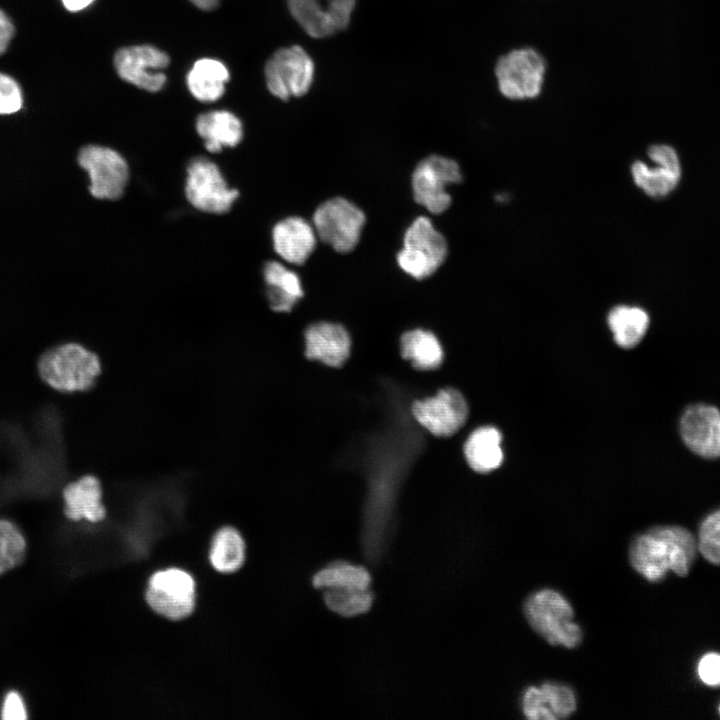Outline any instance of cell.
Wrapping results in <instances>:
<instances>
[{
	"instance_id": "6da1fadb",
	"label": "cell",
	"mask_w": 720,
	"mask_h": 720,
	"mask_svg": "<svg viewBox=\"0 0 720 720\" xmlns=\"http://www.w3.org/2000/svg\"><path fill=\"white\" fill-rule=\"evenodd\" d=\"M697 552V540L686 528L656 526L632 540L629 560L638 574L649 582L657 583L669 571L686 576Z\"/></svg>"
},
{
	"instance_id": "7a4b0ae2",
	"label": "cell",
	"mask_w": 720,
	"mask_h": 720,
	"mask_svg": "<svg viewBox=\"0 0 720 720\" xmlns=\"http://www.w3.org/2000/svg\"><path fill=\"white\" fill-rule=\"evenodd\" d=\"M523 612L530 627L550 645L573 649L583 640L581 627L573 621L572 605L557 590L542 588L531 593Z\"/></svg>"
},
{
	"instance_id": "3957f363",
	"label": "cell",
	"mask_w": 720,
	"mask_h": 720,
	"mask_svg": "<svg viewBox=\"0 0 720 720\" xmlns=\"http://www.w3.org/2000/svg\"><path fill=\"white\" fill-rule=\"evenodd\" d=\"M41 378L61 392L88 390L95 384L101 365L96 354L75 343L53 347L38 363Z\"/></svg>"
},
{
	"instance_id": "277c9868",
	"label": "cell",
	"mask_w": 720,
	"mask_h": 720,
	"mask_svg": "<svg viewBox=\"0 0 720 720\" xmlns=\"http://www.w3.org/2000/svg\"><path fill=\"white\" fill-rule=\"evenodd\" d=\"M447 254L445 237L435 229L428 217L419 216L404 234L403 248L397 254V263L408 275L421 280L436 272Z\"/></svg>"
},
{
	"instance_id": "5b68a950",
	"label": "cell",
	"mask_w": 720,
	"mask_h": 720,
	"mask_svg": "<svg viewBox=\"0 0 720 720\" xmlns=\"http://www.w3.org/2000/svg\"><path fill=\"white\" fill-rule=\"evenodd\" d=\"M546 63L532 48L514 49L501 56L495 75L501 94L511 100L537 97L543 86Z\"/></svg>"
},
{
	"instance_id": "8992f818",
	"label": "cell",
	"mask_w": 720,
	"mask_h": 720,
	"mask_svg": "<svg viewBox=\"0 0 720 720\" xmlns=\"http://www.w3.org/2000/svg\"><path fill=\"white\" fill-rule=\"evenodd\" d=\"M317 237L335 251L347 253L358 244L366 217L349 200L335 197L323 202L313 214Z\"/></svg>"
},
{
	"instance_id": "52a82bcc",
	"label": "cell",
	"mask_w": 720,
	"mask_h": 720,
	"mask_svg": "<svg viewBox=\"0 0 720 720\" xmlns=\"http://www.w3.org/2000/svg\"><path fill=\"white\" fill-rule=\"evenodd\" d=\"M264 75L270 93L287 101L309 91L314 79V63L301 46L283 47L266 62Z\"/></svg>"
},
{
	"instance_id": "ba28073f",
	"label": "cell",
	"mask_w": 720,
	"mask_h": 720,
	"mask_svg": "<svg viewBox=\"0 0 720 720\" xmlns=\"http://www.w3.org/2000/svg\"><path fill=\"white\" fill-rule=\"evenodd\" d=\"M186 172L185 195L194 208L214 214L231 209L239 191L228 186L214 162L204 157L194 158Z\"/></svg>"
},
{
	"instance_id": "9c48e42d",
	"label": "cell",
	"mask_w": 720,
	"mask_h": 720,
	"mask_svg": "<svg viewBox=\"0 0 720 720\" xmlns=\"http://www.w3.org/2000/svg\"><path fill=\"white\" fill-rule=\"evenodd\" d=\"M461 181L462 174L455 160L431 155L419 162L412 174L414 200L430 213L440 214L452 202L447 186Z\"/></svg>"
},
{
	"instance_id": "30bf717a",
	"label": "cell",
	"mask_w": 720,
	"mask_h": 720,
	"mask_svg": "<svg viewBox=\"0 0 720 720\" xmlns=\"http://www.w3.org/2000/svg\"><path fill=\"white\" fill-rule=\"evenodd\" d=\"M416 422L436 437H450L466 423L469 406L457 389L446 387L432 396L416 399L411 406Z\"/></svg>"
},
{
	"instance_id": "8fae6325",
	"label": "cell",
	"mask_w": 720,
	"mask_h": 720,
	"mask_svg": "<svg viewBox=\"0 0 720 720\" xmlns=\"http://www.w3.org/2000/svg\"><path fill=\"white\" fill-rule=\"evenodd\" d=\"M78 163L88 173L89 191L93 197L115 200L123 195L129 179V168L116 150L87 145L80 150Z\"/></svg>"
},
{
	"instance_id": "7c38bea8",
	"label": "cell",
	"mask_w": 720,
	"mask_h": 720,
	"mask_svg": "<svg viewBox=\"0 0 720 720\" xmlns=\"http://www.w3.org/2000/svg\"><path fill=\"white\" fill-rule=\"evenodd\" d=\"M146 601L156 613L169 620L184 619L194 609V580L180 569L156 572L148 582Z\"/></svg>"
},
{
	"instance_id": "4fadbf2b",
	"label": "cell",
	"mask_w": 720,
	"mask_h": 720,
	"mask_svg": "<svg viewBox=\"0 0 720 720\" xmlns=\"http://www.w3.org/2000/svg\"><path fill=\"white\" fill-rule=\"evenodd\" d=\"M289 11L313 38H326L350 23L356 0H287Z\"/></svg>"
},
{
	"instance_id": "5bb4252c",
	"label": "cell",
	"mask_w": 720,
	"mask_h": 720,
	"mask_svg": "<svg viewBox=\"0 0 720 720\" xmlns=\"http://www.w3.org/2000/svg\"><path fill=\"white\" fill-rule=\"evenodd\" d=\"M647 155L652 162L649 165L641 160L631 166L634 183L646 195L663 198L678 186L681 179L680 159L675 149L667 144H654Z\"/></svg>"
},
{
	"instance_id": "9a60e30c",
	"label": "cell",
	"mask_w": 720,
	"mask_h": 720,
	"mask_svg": "<svg viewBox=\"0 0 720 720\" xmlns=\"http://www.w3.org/2000/svg\"><path fill=\"white\" fill-rule=\"evenodd\" d=\"M169 65V56L151 45L130 46L119 49L114 56L118 75L141 89L157 92L166 82L161 72Z\"/></svg>"
},
{
	"instance_id": "2e32d148",
	"label": "cell",
	"mask_w": 720,
	"mask_h": 720,
	"mask_svg": "<svg viewBox=\"0 0 720 720\" xmlns=\"http://www.w3.org/2000/svg\"><path fill=\"white\" fill-rule=\"evenodd\" d=\"M679 430L685 445L696 455L706 459L720 457V411L715 406L704 403L688 406L681 415Z\"/></svg>"
},
{
	"instance_id": "e0dca14e",
	"label": "cell",
	"mask_w": 720,
	"mask_h": 720,
	"mask_svg": "<svg viewBox=\"0 0 720 720\" xmlns=\"http://www.w3.org/2000/svg\"><path fill=\"white\" fill-rule=\"evenodd\" d=\"M523 715L530 720L565 719L575 713L577 697L567 684L546 681L540 686H528L520 698Z\"/></svg>"
},
{
	"instance_id": "ac0fdd59",
	"label": "cell",
	"mask_w": 720,
	"mask_h": 720,
	"mask_svg": "<svg viewBox=\"0 0 720 720\" xmlns=\"http://www.w3.org/2000/svg\"><path fill=\"white\" fill-rule=\"evenodd\" d=\"M305 357L337 368L352 352V339L347 329L334 322L320 321L309 325L304 332Z\"/></svg>"
},
{
	"instance_id": "d6986e66",
	"label": "cell",
	"mask_w": 720,
	"mask_h": 720,
	"mask_svg": "<svg viewBox=\"0 0 720 720\" xmlns=\"http://www.w3.org/2000/svg\"><path fill=\"white\" fill-rule=\"evenodd\" d=\"M313 225L299 216L287 217L275 224L272 240L275 252L287 263L301 265L316 247Z\"/></svg>"
},
{
	"instance_id": "ffe728a7",
	"label": "cell",
	"mask_w": 720,
	"mask_h": 720,
	"mask_svg": "<svg viewBox=\"0 0 720 720\" xmlns=\"http://www.w3.org/2000/svg\"><path fill=\"white\" fill-rule=\"evenodd\" d=\"M98 479L87 475L69 483L63 491L65 514L71 520L101 521L106 514Z\"/></svg>"
},
{
	"instance_id": "44dd1931",
	"label": "cell",
	"mask_w": 720,
	"mask_h": 720,
	"mask_svg": "<svg viewBox=\"0 0 720 720\" xmlns=\"http://www.w3.org/2000/svg\"><path fill=\"white\" fill-rule=\"evenodd\" d=\"M501 432L494 426H481L467 437L464 456L469 467L477 473H490L503 462Z\"/></svg>"
},
{
	"instance_id": "7402d4cb",
	"label": "cell",
	"mask_w": 720,
	"mask_h": 720,
	"mask_svg": "<svg viewBox=\"0 0 720 720\" xmlns=\"http://www.w3.org/2000/svg\"><path fill=\"white\" fill-rule=\"evenodd\" d=\"M196 130L204 140L205 148L212 153L220 152L223 147L238 145L243 137L240 119L225 110L199 115L196 120Z\"/></svg>"
},
{
	"instance_id": "603a6c76",
	"label": "cell",
	"mask_w": 720,
	"mask_h": 720,
	"mask_svg": "<svg viewBox=\"0 0 720 720\" xmlns=\"http://www.w3.org/2000/svg\"><path fill=\"white\" fill-rule=\"evenodd\" d=\"M270 307L275 312H290L304 296L299 276L282 263L269 261L263 270Z\"/></svg>"
},
{
	"instance_id": "cb8c5ba5",
	"label": "cell",
	"mask_w": 720,
	"mask_h": 720,
	"mask_svg": "<svg viewBox=\"0 0 720 720\" xmlns=\"http://www.w3.org/2000/svg\"><path fill=\"white\" fill-rule=\"evenodd\" d=\"M401 357L420 371L437 369L443 362L444 351L438 337L430 330L415 328L400 337Z\"/></svg>"
},
{
	"instance_id": "d4e9b609",
	"label": "cell",
	"mask_w": 720,
	"mask_h": 720,
	"mask_svg": "<svg viewBox=\"0 0 720 720\" xmlns=\"http://www.w3.org/2000/svg\"><path fill=\"white\" fill-rule=\"evenodd\" d=\"M229 80L226 66L215 59L203 58L195 62L187 75V86L199 101L213 102L225 92Z\"/></svg>"
},
{
	"instance_id": "484cf974",
	"label": "cell",
	"mask_w": 720,
	"mask_h": 720,
	"mask_svg": "<svg viewBox=\"0 0 720 720\" xmlns=\"http://www.w3.org/2000/svg\"><path fill=\"white\" fill-rule=\"evenodd\" d=\"M607 323L615 343L621 348L631 349L645 336L650 319L641 307L618 305L610 310Z\"/></svg>"
},
{
	"instance_id": "4316f807",
	"label": "cell",
	"mask_w": 720,
	"mask_h": 720,
	"mask_svg": "<svg viewBox=\"0 0 720 720\" xmlns=\"http://www.w3.org/2000/svg\"><path fill=\"white\" fill-rule=\"evenodd\" d=\"M371 582L366 567L344 560L328 563L312 577L313 587L320 590L334 587L369 590Z\"/></svg>"
},
{
	"instance_id": "83f0119b",
	"label": "cell",
	"mask_w": 720,
	"mask_h": 720,
	"mask_svg": "<svg viewBox=\"0 0 720 720\" xmlns=\"http://www.w3.org/2000/svg\"><path fill=\"white\" fill-rule=\"evenodd\" d=\"M245 561V542L239 532L232 527L220 529L212 542L210 562L222 573H233L241 568Z\"/></svg>"
},
{
	"instance_id": "f1b7e54d",
	"label": "cell",
	"mask_w": 720,
	"mask_h": 720,
	"mask_svg": "<svg viewBox=\"0 0 720 720\" xmlns=\"http://www.w3.org/2000/svg\"><path fill=\"white\" fill-rule=\"evenodd\" d=\"M326 607L342 617H355L367 613L372 607V591L356 588L334 587L323 590Z\"/></svg>"
},
{
	"instance_id": "f546056e",
	"label": "cell",
	"mask_w": 720,
	"mask_h": 720,
	"mask_svg": "<svg viewBox=\"0 0 720 720\" xmlns=\"http://www.w3.org/2000/svg\"><path fill=\"white\" fill-rule=\"evenodd\" d=\"M26 543L14 524L0 520V574L19 565L25 555Z\"/></svg>"
},
{
	"instance_id": "4dcf8cb0",
	"label": "cell",
	"mask_w": 720,
	"mask_h": 720,
	"mask_svg": "<svg viewBox=\"0 0 720 720\" xmlns=\"http://www.w3.org/2000/svg\"><path fill=\"white\" fill-rule=\"evenodd\" d=\"M698 552L711 564L720 565V509L702 521L697 538Z\"/></svg>"
},
{
	"instance_id": "1f68e13d",
	"label": "cell",
	"mask_w": 720,
	"mask_h": 720,
	"mask_svg": "<svg viewBox=\"0 0 720 720\" xmlns=\"http://www.w3.org/2000/svg\"><path fill=\"white\" fill-rule=\"evenodd\" d=\"M23 106V92L18 82L0 72V115L18 112Z\"/></svg>"
},
{
	"instance_id": "d6a6232c",
	"label": "cell",
	"mask_w": 720,
	"mask_h": 720,
	"mask_svg": "<svg viewBox=\"0 0 720 720\" xmlns=\"http://www.w3.org/2000/svg\"><path fill=\"white\" fill-rule=\"evenodd\" d=\"M697 672L700 680L707 686H720V654H705L699 661Z\"/></svg>"
},
{
	"instance_id": "836d02e7",
	"label": "cell",
	"mask_w": 720,
	"mask_h": 720,
	"mask_svg": "<svg viewBox=\"0 0 720 720\" xmlns=\"http://www.w3.org/2000/svg\"><path fill=\"white\" fill-rule=\"evenodd\" d=\"M26 717L25 706L20 695L10 692L4 701L2 718L4 720H24Z\"/></svg>"
},
{
	"instance_id": "e575fe53",
	"label": "cell",
	"mask_w": 720,
	"mask_h": 720,
	"mask_svg": "<svg viewBox=\"0 0 720 720\" xmlns=\"http://www.w3.org/2000/svg\"><path fill=\"white\" fill-rule=\"evenodd\" d=\"M15 28L8 15L0 9V56L6 52L14 36Z\"/></svg>"
},
{
	"instance_id": "d590c367",
	"label": "cell",
	"mask_w": 720,
	"mask_h": 720,
	"mask_svg": "<svg viewBox=\"0 0 720 720\" xmlns=\"http://www.w3.org/2000/svg\"><path fill=\"white\" fill-rule=\"evenodd\" d=\"M63 6L70 12H78L88 7L94 0H61Z\"/></svg>"
},
{
	"instance_id": "8d00e7d4",
	"label": "cell",
	"mask_w": 720,
	"mask_h": 720,
	"mask_svg": "<svg viewBox=\"0 0 720 720\" xmlns=\"http://www.w3.org/2000/svg\"><path fill=\"white\" fill-rule=\"evenodd\" d=\"M199 9L210 11L219 5V0H189Z\"/></svg>"
},
{
	"instance_id": "74e56055",
	"label": "cell",
	"mask_w": 720,
	"mask_h": 720,
	"mask_svg": "<svg viewBox=\"0 0 720 720\" xmlns=\"http://www.w3.org/2000/svg\"><path fill=\"white\" fill-rule=\"evenodd\" d=\"M719 713H720V705H719Z\"/></svg>"
}]
</instances>
